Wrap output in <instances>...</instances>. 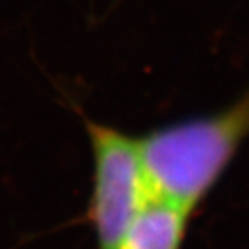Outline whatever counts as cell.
Segmentation results:
<instances>
[{
	"label": "cell",
	"mask_w": 249,
	"mask_h": 249,
	"mask_svg": "<svg viewBox=\"0 0 249 249\" xmlns=\"http://www.w3.org/2000/svg\"><path fill=\"white\" fill-rule=\"evenodd\" d=\"M194 211L167 199H151L129 223L115 249H181Z\"/></svg>",
	"instance_id": "obj_3"
},
{
	"label": "cell",
	"mask_w": 249,
	"mask_h": 249,
	"mask_svg": "<svg viewBox=\"0 0 249 249\" xmlns=\"http://www.w3.org/2000/svg\"><path fill=\"white\" fill-rule=\"evenodd\" d=\"M91 149L86 222L97 249H115L129 223L151 201L138 136L83 115Z\"/></svg>",
	"instance_id": "obj_2"
},
{
	"label": "cell",
	"mask_w": 249,
	"mask_h": 249,
	"mask_svg": "<svg viewBox=\"0 0 249 249\" xmlns=\"http://www.w3.org/2000/svg\"><path fill=\"white\" fill-rule=\"evenodd\" d=\"M249 138V88L215 113L167 123L138 136L152 197L196 212Z\"/></svg>",
	"instance_id": "obj_1"
}]
</instances>
